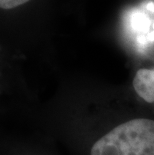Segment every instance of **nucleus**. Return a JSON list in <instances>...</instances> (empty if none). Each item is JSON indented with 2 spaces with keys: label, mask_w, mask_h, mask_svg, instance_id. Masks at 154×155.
<instances>
[{
  "label": "nucleus",
  "mask_w": 154,
  "mask_h": 155,
  "mask_svg": "<svg viewBox=\"0 0 154 155\" xmlns=\"http://www.w3.org/2000/svg\"><path fill=\"white\" fill-rule=\"evenodd\" d=\"M90 155H154V120L121 123L93 144Z\"/></svg>",
  "instance_id": "1"
},
{
  "label": "nucleus",
  "mask_w": 154,
  "mask_h": 155,
  "mask_svg": "<svg viewBox=\"0 0 154 155\" xmlns=\"http://www.w3.org/2000/svg\"><path fill=\"white\" fill-rule=\"evenodd\" d=\"M136 93L148 103H154V68H140L133 79Z\"/></svg>",
  "instance_id": "2"
},
{
  "label": "nucleus",
  "mask_w": 154,
  "mask_h": 155,
  "mask_svg": "<svg viewBox=\"0 0 154 155\" xmlns=\"http://www.w3.org/2000/svg\"><path fill=\"white\" fill-rule=\"evenodd\" d=\"M30 0H0V7L5 10L16 8L20 5H23Z\"/></svg>",
  "instance_id": "3"
},
{
  "label": "nucleus",
  "mask_w": 154,
  "mask_h": 155,
  "mask_svg": "<svg viewBox=\"0 0 154 155\" xmlns=\"http://www.w3.org/2000/svg\"><path fill=\"white\" fill-rule=\"evenodd\" d=\"M134 28L139 29L141 31H146L147 28H149V21H147L144 15H140L134 20Z\"/></svg>",
  "instance_id": "4"
},
{
  "label": "nucleus",
  "mask_w": 154,
  "mask_h": 155,
  "mask_svg": "<svg viewBox=\"0 0 154 155\" xmlns=\"http://www.w3.org/2000/svg\"><path fill=\"white\" fill-rule=\"evenodd\" d=\"M153 28H154V25H153Z\"/></svg>",
  "instance_id": "5"
}]
</instances>
